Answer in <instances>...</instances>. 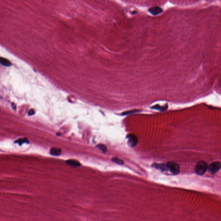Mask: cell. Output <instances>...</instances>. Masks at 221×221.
Segmentation results:
<instances>
[{
  "label": "cell",
  "mask_w": 221,
  "mask_h": 221,
  "mask_svg": "<svg viewBox=\"0 0 221 221\" xmlns=\"http://www.w3.org/2000/svg\"><path fill=\"white\" fill-rule=\"evenodd\" d=\"M11 107L12 108V109H13L14 110H16L17 107H16V105L14 103H12Z\"/></svg>",
  "instance_id": "16"
},
{
  "label": "cell",
  "mask_w": 221,
  "mask_h": 221,
  "mask_svg": "<svg viewBox=\"0 0 221 221\" xmlns=\"http://www.w3.org/2000/svg\"><path fill=\"white\" fill-rule=\"evenodd\" d=\"M153 166L155 167V168L157 169H159L161 170V171H165L167 170V166L166 165L163 164H156L155 163L153 165Z\"/></svg>",
  "instance_id": "7"
},
{
  "label": "cell",
  "mask_w": 221,
  "mask_h": 221,
  "mask_svg": "<svg viewBox=\"0 0 221 221\" xmlns=\"http://www.w3.org/2000/svg\"><path fill=\"white\" fill-rule=\"evenodd\" d=\"M0 63L1 65L5 67H10L11 65V62L6 58H1L0 59Z\"/></svg>",
  "instance_id": "8"
},
{
  "label": "cell",
  "mask_w": 221,
  "mask_h": 221,
  "mask_svg": "<svg viewBox=\"0 0 221 221\" xmlns=\"http://www.w3.org/2000/svg\"><path fill=\"white\" fill-rule=\"evenodd\" d=\"M66 163L68 165L74 166V167H79L81 165L79 162L74 159H69L66 161Z\"/></svg>",
  "instance_id": "6"
},
{
  "label": "cell",
  "mask_w": 221,
  "mask_h": 221,
  "mask_svg": "<svg viewBox=\"0 0 221 221\" xmlns=\"http://www.w3.org/2000/svg\"><path fill=\"white\" fill-rule=\"evenodd\" d=\"M207 163L204 161H200L196 166V172L198 175H202L206 172L208 169Z\"/></svg>",
  "instance_id": "1"
},
{
  "label": "cell",
  "mask_w": 221,
  "mask_h": 221,
  "mask_svg": "<svg viewBox=\"0 0 221 221\" xmlns=\"http://www.w3.org/2000/svg\"><path fill=\"white\" fill-rule=\"evenodd\" d=\"M51 155L54 156L60 155L61 153V149L60 148L57 147L51 148L50 150Z\"/></svg>",
  "instance_id": "5"
},
{
  "label": "cell",
  "mask_w": 221,
  "mask_h": 221,
  "mask_svg": "<svg viewBox=\"0 0 221 221\" xmlns=\"http://www.w3.org/2000/svg\"><path fill=\"white\" fill-rule=\"evenodd\" d=\"M221 168V163L218 162H216L211 163L208 167V170L210 173L214 174L218 172L220 170Z\"/></svg>",
  "instance_id": "3"
},
{
  "label": "cell",
  "mask_w": 221,
  "mask_h": 221,
  "mask_svg": "<svg viewBox=\"0 0 221 221\" xmlns=\"http://www.w3.org/2000/svg\"><path fill=\"white\" fill-rule=\"evenodd\" d=\"M112 161L114 162L117 163L118 165H122L124 164V162L121 159H119L117 157H114L112 159Z\"/></svg>",
  "instance_id": "11"
},
{
  "label": "cell",
  "mask_w": 221,
  "mask_h": 221,
  "mask_svg": "<svg viewBox=\"0 0 221 221\" xmlns=\"http://www.w3.org/2000/svg\"><path fill=\"white\" fill-rule=\"evenodd\" d=\"M167 170L174 175L178 174L180 171V166L177 163L173 162H169L166 164Z\"/></svg>",
  "instance_id": "2"
},
{
  "label": "cell",
  "mask_w": 221,
  "mask_h": 221,
  "mask_svg": "<svg viewBox=\"0 0 221 221\" xmlns=\"http://www.w3.org/2000/svg\"><path fill=\"white\" fill-rule=\"evenodd\" d=\"M28 114V115H29V116L33 115V114H35V111L33 109H30V110H29Z\"/></svg>",
  "instance_id": "15"
},
{
  "label": "cell",
  "mask_w": 221,
  "mask_h": 221,
  "mask_svg": "<svg viewBox=\"0 0 221 221\" xmlns=\"http://www.w3.org/2000/svg\"><path fill=\"white\" fill-rule=\"evenodd\" d=\"M128 144L130 146L133 147L136 146L138 143L137 138L134 134H130L128 136Z\"/></svg>",
  "instance_id": "4"
},
{
  "label": "cell",
  "mask_w": 221,
  "mask_h": 221,
  "mask_svg": "<svg viewBox=\"0 0 221 221\" xmlns=\"http://www.w3.org/2000/svg\"><path fill=\"white\" fill-rule=\"evenodd\" d=\"M152 108L154 109L159 110H162V111L165 110H166V109H167V108H166V106L162 107V106H160L159 105H155V106L152 107Z\"/></svg>",
  "instance_id": "12"
},
{
  "label": "cell",
  "mask_w": 221,
  "mask_h": 221,
  "mask_svg": "<svg viewBox=\"0 0 221 221\" xmlns=\"http://www.w3.org/2000/svg\"><path fill=\"white\" fill-rule=\"evenodd\" d=\"M15 143L19 145H21L23 144H25V143H27L29 144V140L27 139L26 138H20L18 140H16L15 141Z\"/></svg>",
  "instance_id": "9"
},
{
  "label": "cell",
  "mask_w": 221,
  "mask_h": 221,
  "mask_svg": "<svg viewBox=\"0 0 221 221\" xmlns=\"http://www.w3.org/2000/svg\"><path fill=\"white\" fill-rule=\"evenodd\" d=\"M161 9L159 8H153L151 9L150 12L153 14H159L161 12Z\"/></svg>",
  "instance_id": "13"
},
{
  "label": "cell",
  "mask_w": 221,
  "mask_h": 221,
  "mask_svg": "<svg viewBox=\"0 0 221 221\" xmlns=\"http://www.w3.org/2000/svg\"><path fill=\"white\" fill-rule=\"evenodd\" d=\"M97 148H98L103 153H106L107 151V148L106 145L103 144H99L96 146Z\"/></svg>",
  "instance_id": "10"
},
{
  "label": "cell",
  "mask_w": 221,
  "mask_h": 221,
  "mask_svg": "<svg viewBox=\"0 0 221 221\" xmlns=\"http://www.w3.org/2000/svg\"><path fill=\"white\" fill-rule=\"evenodd\" d=\"M139 111V110H129V111H126V112H124L122 114L123 115H128V114H133V113H134L137 112V111Z\"/></svg>",
  "instance_id": "14"
}]
</instances>
